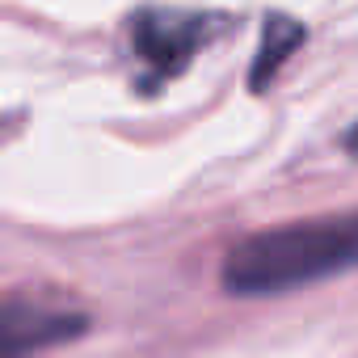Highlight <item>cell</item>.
I'll list each match as a JSON object with an SVG mask.
<instances>
[{
	"label": "cell",
	"mask_w": 358,
	"mask_h": 358,
	"mask_svg": "<svg viewBox=\"0 0 358 358\" xmlns=\"http://www.w3.org/2000/svg\"><path fill=\"white\" fill-rule=\"evenodd\" d=\"M358 266V211L299 220L236 241L224 257L232 295H282Z\"/></svg>",
	"instance_id": "cell-1"
},
{
	"label": "cell",
	"mask_w": 358,
	"mask_h": 358,
	"mask_svg": "<svg viewBox=\"0 0 358 358\" xmlns=\"http://www.w3.org/2000/svg\"><path fill=\"white\" fill-rule=\"evenodd\" d=\"M215 13H182V9H139L131 17V47L148 68L143 89H160L164 80L182 76L194 55L207 47L211 30H215Z\"/></svg>",
	"instance_id": "cell-2"
},
{
	"label": "cell",
	"mask_w": 358,
	"mask_h": 358,
	"mask_svg": "<svg viewBox=\"0 0 358 358\" xmlns=\"http://www.w3.org/2000/svg\"><path fill=\"white\" fill-rule=\"evenodd\" d=\"M89 333V316L34 299H0V358H34Z\"/></svg>",
	"instance_id": "cell-3"
},
{
	"label": "cell",
	"mask_w": 358,
	"mask_h": 358,
	"mask_svg": "<svg viewBox=\"0 0 358 358\" xmlns=\"http://www.w3.org/2000/svg\"><path fill=\"white\" fill-rule=\"evenodd\" d=\"M299 47H303V26L295 17H287V13H270L266 26H262V47H257V55L249 64V89L266 93Z\"/></svg>",
	"instance_id": "cell-4"
},
{
	"label": "cell",
	"mask_w": 358,
	"mask_h": 358,
	"mask_svg": "<svg viewBox=\"0 0 358 358\" xmlns=\"http://www.w3.org/2000/svg\"><path fill=\"white\" fill-rule=\"evenodd\" d=\"M341 143H345V152H354V156H358V122H354V127H345Z\"/></svg>",
	"instance_id": "cell-5"
}]
</instances>
